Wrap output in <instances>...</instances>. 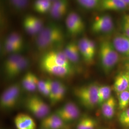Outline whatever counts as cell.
<instances>
[{
	"mask_svg": "<svg viewBox=\"0 0 129 129\" xmlns=\"http://www.w3.org/2000/svg\"><path fill=\"white\" fill-rule=\"evenodd\" d=\"M64 39L63 31L60 26L53 23L45 25L37 35L36 45L37 50L46 53L60 45Z\"/></svg>",
	"mask_w": 129,
	"mask_h": 129,
	"instance_id": "6da1fadb",
	"label": "cell"
},
{
	"mask_svg": "<svg viewBox=\"0 0 129 129\" xmlns=\"http://www.w3.org/2000/svg\"><path fill=\"white\" fill-rule=\"evenodd\" d=\"M99 56L102 68L105 73H109L119 61V53L116 50L112 42L109 40L101 42Z\"/></svg>",
	"mask_w": 129,
	"mask_h": 129,
	"instance_id": "7a4b0ae2",
	"label": "cell"
},
{
	"mask_svg": "<svg viewBox=\"0 0 129 129\" xmlns=\"http://www.w3.org/2000/svg\"><path fill=\"white\" fill-rule=\"evenodd\" d=\"M99 86L91 83L75 88V96L86 108L92 109L98 104V90Z\"/></svg>",
	"mask_w": 129,
	"mask_h": 129,
	"instance_id": "3957f363",
	"label": "cell"
},
{
	"mask_svg": "<svg viewBox=\"0 0 129 129\" xmlns=\"http://www.w3.org/2000/svg\"><path fill=\"white\" fill-rule=\"evenodd\" d=\"M21 92L20 86L15 83L7 88L2 93L0 99L1 107L4 110L14 108L18 101Z\"/></svg>",
	"mask_w": 129,
	"mask_h": 129,
	"instance_id": "277c9868",
	"label": "cell"
},
{
	"mask_svg": "<svg viewBox=\"0 0 129 129\" xmlns=\"http://www.w3.org/2000/svg\"><path fill=\"white\" fill-rule=\"evenodd\" d=\"M114 23L112 19L108 14L98 17L91 25V30L95 33H108L112 31Z\"/></svg>",
	"mask_w": 129,
	"mask_h": 129,
	"instance_id": "5b68a950",
	"label": "cell"
},
{
	"mask_svg": "<svg viewBox=\"0 0 129 129\" xmlns=\"http://www.w3.org/2000/svg\"><path fill=\"white\" fill-rule=\"evenodd\" d=\"M41 61L50 62L61 66L72 68L71 63L68 60L63 51L52 50L44 54Z\"/></svg>",
	"mask_w": 129,
	"mask_h": 129,
	"instance_id": "8992f818",
	"label": "cell"
},
{
	"mask_svg": "<svg viewBox=\"0 0 129 129\" xmlns=\"http://www.w3.org/2000/svg\"><path fill=\"white\" fill-rule=\"evenodd\" d=\"M41 67L47 73L59 78L69 76L72 72V68L61 66L50 62L41 61Z\"/></svg>",
	"mask_w": 129,
	"mask_h": 129,
	"instance_id": "52a82bcc",
	"label": "cell"
},
{
	"mask_svg": "<svg viewBox=\"0 0 129 129\" xmlns=\"http://www.w3.org/2000/svg\"><path fill=\"white\" fill-rule=\"evenodd\" d=\"M112 42L119 54L129 57V37L123 34H119L113 37Z\"/></svg>",
	"mask_w": 129,
	"mask_h": 129,
	"instance_id": "ba28073f",
	"label": "cell"
},
{
	"mask_svg": "<svg viewBox=\"0 0 129 129\" xmlns=\"http://www.w3.org/2000/svg\"><path fill=\"white\" fill-rule=\"evenodd\" d=\"M65 122L55 113L49 114L42 120L41 128L45 129H62Z\"/></svg>",
	"mask_w": 129,
	"mask_h": 129,
	"instance_id": "9c48e42d",
	"label": "cell"
},
{
	"mask_svg": "<svg viewBox=\"0 0 129 129\" xmlns=\"http://www.w3.org/2000/svg\"><path fill=\"white\" fill-rule=\"evenodd\" d=\"M14 123L17 129H36L37 125L31 117L25 113H19L14 119Z\"/></svg>",
	"mask_w": 129,
	"mask_h": 129,
	"instance_id": "30bf717a",
	"label": "cell"
},
{
	"mask_svg": "<svg viewBox=\"0 0 129 129\" xmlns=\"http://www.w3.org/2000/svg\"><path fill=\"white\" fill-rule=\"evenodd\" d=\"M63 51L71 63H78L80 54L78 43L70 42L65 46Z\"/></svg>",
	"mask_w": 129,
	"mask_h": 129,
	"instance_id": "8fae6325",
	"label": "cell"
},
{
	"mask_svg": "<svg viewBox=\"0 0 129 129\" xmlns=\"http://www.w3.org/2000/svg\"><path fill=\"white\" fill-rule=\"evenodd\" d=\"M88 38L83 37L80 39L78 43L79 50L80 55L82 57L84 60L87 63H91L94 59L90 50L88 44Z\"/></svg>",
	"mask_w": 129,
	"mask_h": 129,
	"instance_id": "7c38bea8",
	"label": "cell"
},
{
	"mask_svg": "<svg viewBox=\"0 0 129 129\" xmlns=\"http://www.w3.org/2000/svg\"><path fill=\"white\" fill-rule=\"evenodd\" d=\"M116 107L115 99L111 96L102 104V112L103 117L108 120L112 119L115 114Z\"/></svg>",
	"mask_w": 129,
	"mask_h": 129,
	"instance_id": "4fadbf2b",
	"label": "cell"
},
{
	"mask_svg": "<svg viewBox=\"0 0 129 129\" xmlns=\"http://www.w3.org/2000/svg\"><path fill=\"white\" fill-rule=\"evenodd\" d=\"M99 7L104 10L121 11L128 6L122 0H102Z\"/></svg>",
	"mask_w": 129,
	"mask_h": 129,
	"instance_id": "5bb4252c",
	"label": "cell"
},
{
	"mask_svg": "<svg viewBox=\"0 0 129 129\" xmlns=\"http://www.w3.org/2000/svg\"><path fill=\"white\" fill-rule=\"evenodd\" d=\"M39 78L31 72H28L23 77L22 85L27 91L33 92L37 89V85Z\"/></svg>",
	"mask_w": 129,
	"mask_h": 129,
	"instance_id": "9a60e30c",
	"label": "cell"
},
{
	"mask_svg": "<svg viewBox=\"0 0 129 129\" xmlns=\"http://www.w3.org/2000/svg\"><path fill=\"white\" fill-rule=\"evenodd\" d=\"M129 80L126 72L119 74L116 78L113 88L116 93L118 94L128 89Z\"/></svg>",
	"mask_w": 129,
	"mask_h": 129,
	"instance_id": "2e32d148",
	"label": "cell"
},
{
	"mask_svg": "<svg viewBox=\"0 0 129 129\" xmlns=\"http://www.w3.org/2000/svg\"><path fill=\"white\" fill-rule=\"evenodd\" d=\"M29 62L27 58L23 56L6 76L9 78H13L17 77L27 69L29 66Z\"/></svg>",
	"mask_w": 129,
	"mask_h": 129,
	"instance_id": "e0dca14e",
	"label": "cell"
},
{
	"mask_svg": "<svg viewBox=\"0 0 129 129\" xmlns=\"http://www.w3.org/2000/svg\"><path fill=\"white\" fill-rule=\"evenodd\" d=\"M23 55L17 54H13L6 58L4 63V70L6 76L9 74L12 69L14 68V66L16 64L22 57Z\"/></svg>",
	"mask_w": 129,
	"mask_h": 129,
	"instance_id": "ac0fdd59",
	"label": "cell"
},
{
	"mask_svg": "<svg viewBox=\"0 0 129 129\" xmlns=\"http://www.w3.org/2000/svg\"><path fill=\"white\" fill-rule=\"evenodd\" d=\"M26 108L33 115L39 119L43 120L47 115L41 109L28 98L25 102Z\"/></svg>",
	"mask_w": 129,
	"mask_h": 129,
	"instance_id": "d6986e66",
	"label": "cell"
},
{
	"mask_svg": "<svg viewBox=\"0 0 129 129\" xmlns=\"http://www.w3.org/2000/svg\"><path fill=\"white\" fill-rule=\"evenodd\" d=\"M97 126L96 121L92 118L84 117L78 121L77 129H95Z\"/></svg>",
	"mask_w": 129,
	"mask_h": 129,
	"instance_id": "ffe728a7",
	"label": "cell"
},
{
	"mask_svg": "<svg viewBox=\"0 0 129 129\" xmlns=\"http://www.w3.org/2000/svg\"><path fill=\"white\" fill-rule=\"evenodd\" d=\"M111 89L109 86H99L98 90V104L102 105L108 100L111 96Z\"/></svg>",
	"mask_w": 129,
	"mask_h": 129,
	"instance_id": "44dd1931",
	"label": "cell"
},
{
	"mask_svg": "<svg viewBox=\"0 0 129 129\" xmlns=\"http://www.w3.org/2000/svg\"><path fill=\"white\" fill-rule=\"evenodd\" d=\"M78 108V107L74 102H69L66 103L64 105L57 109L55 113L59 116L62 119L63 117L70 113Z\"/></svg>",
	"mask_w": 129,
	"mask_h": 129,
	"instance_id": "7402d4cb",
	"label": "cell"
},
{
	"mask_svg": "<svg viewBox=\"0 0 129 129\" xmlns=\"http://www.w3.org/2000/svg\"><path fill=\"white\" fill-rule=\"evenodd\" d=\"M102 0H76L77 3L86 9H94L100 6Z\"/></svg>",
	"mask_w": 129,
	"mask_h": 129,
	"instance_id": "603a6c76",
	"label": "cell"
},
{
	"mask_svg": "<svg viewBox=\"0 0 129 129\" xmlns=\"http://www.w3.org/2000/svg\"><path fill=\"white\" fill-rule=\"evenodd\" d=\"M65 23L68 31L71 35L76 36L82 33L77 25L68 15L66 19Z\"/></svg>",
	"mask_w": 129,
	"mask_h": 129,
	"instance_id": "cb8c5ba5",
	"label": "cell"
},
{
	"mask_svg": "<svg viewBox=\"0 0 129 129\" xmlns=\"http://www.w3.org/2000/svg\"><path fill=\"white\" fill-rule=\"evenodd\" d=\"M119 107L121 110H124L129 104V90H127L119 94Z\"/></svg>",
	"mask_w": 129,
	"mask_h": 129,
	"instance_id": "d4e9b609",
	"label": "cell"
},
{
	"mask_svg": "<svg viewBox=\"0 0 129 129\" xmlns=\"http://www.w3.org/2000/svg\"><path fill=\"white\" fill-rule=\"evenodd\" d=\"M49 81L50 85V92L48 98L49 99L51 103L53 104L57 92L63 84L56 80H49Z\"/></svg>",
	"mask_w": 129,
	"mask_h": 129,
	"instance_id": "484cf974",
	"label": "cell"
},
{
	"mask_svg": "<svg viewBox=\"0 0 129 129\" xmlns=\"http://www.w3.org/2000/svg\"><path fill=\"white\" fill-rule=\"evenodd\" d=\"M29 98L34 103L37 105L43 111V112L46 115L48 116L50 114V109L49 106L40 97L37 96H32L31 97H29Z\"/></svg>",
	"mask_w": 129,
	"mask_h": 129,
	"instance_id": "4316f807",
	"label": "cell"
},
{
	"mask_svg": "<svg viewBox=\"0 0 129 129\" xmlns=\"http://www.w3.org/2000/svg\"><path fill=\"white\" fill-rule=\"evenodd\" d=\"M5 40L10 42L14 45L23 48V40L21 36L18 33L13 32L6 38Z\"/></svg>",
	"mask_w": 129,
	"mask_h": 129,
	"instance_id": "83f0119b",
	"label": "cell"
},
{
	"mask_svg": "<svg viewBox=\"0 0 129 129\" xmlns=\"http://www.w3.org/2000/svg\"><path fill=\"white\" fill-rule=\"evenodd\" d=\"M27 16L31 23H32L34 27L36 30L37 34H38L41 31L43 28L45 26V25H44V23L42 20L37 16L31 15H29Z\"/></svg>",
	"mask_w": 129,
	"mask_h": 129,
	"instance_id": "f1b7e54d",
	"label": "cell"
},
{
	"mask_svg": "<svg viewBox=\"0 0 129 129\" xmlns=\"http://www.w3.org/2000/svg\"><path fill=\"white\" fill-rule=\"evenodd\" d=\"M68 16L73 20V21L79 28L81 32H83L85 28V24L82 18L78 14L74 12H70L68 14Z\"/></svg>",
	"mask_w": 129,
	"mask_h": 129,
	"instance_id": "f546056e",
	"label": "cell"
},
{
	"mask_svg": "<svg viewBox=\"0 0 129 129\" xmlns=\"http://www.w3.org/2000/svg\"><path fill=\"white\" fill-rule=\"evenodd\" d=\"M23 24L25 31L29 35L31 36H36L38 35L36 30L33 26L32 23L30 22L27 16H25L24 18L23 19Z\"/></svg>",
	"mask_w": 129,
	"mask_h": 129,
	"instance_id": "4dcf8cb0",
	"label": "cell"
},
{
	"mask_svg": "<svg viewBox=\"0 0 129 129\" xmlns=\"http://www.w3.org/2000/svg\"><path fill=\"white\" fill-rule=\"evenodd\" d=\"M119 120L121 125L129 128V108L122 111L119 117Z\"/></svg>",
	"mask_w": 129,
	"mask_h": 129,
	"instance_id": "1f68e13d",
	"label": "cell"
},
{
	"mask_svg": "<svg viewBox=\"0 0 129 129\" xmlns=\"http://www.w3.org/2000/svg\"><path fill=\"white\" fill-rule=\"evenodd\" d=\"M4 49L5 51L11 54L19 53V52L22 49V48L20 47L5 40L4 43Z\"/></svg>",
	"mask_w": 129,
	"mask_h": 129,
	"instance_id": "d6a6232c",
	"label": "cell"
},
{
	"mask_svg": "<svg viewBox=\"0 0 129 129\" xmlns=\"http://www.w3.org/2000/svg\"><path fill=\"white\" fill-rule=\"evenodd\" d=\"M68 10L57 9L51 7L49 11V14L51 17L55 19L62 18L67 13Z\"/></svg>",
	"mask_w": 129,
	"mask_h": 129,
	"instance_id": "836d02e7",
	"label": "cell"
},
{
	"mask_svg": "<svg viewBox=\"0 0 129 129\" xmlns=\"http://www.w3.org/2000/svg\"><path fill=\"white\" fill-rule=\"evenodd\" d=\"M51 7L57 9L68 10V0H55L52 2Z\"/></svg>",
	"mask_w": 129,
	"mask_h": 129,
	"instance_id": "e575fe53",
	"label": "cell"
},
{
	"mask_svg": "<svg viewBox=\"0 0 129 129\" xmlns=\"http://www.w3.org/2000/svg\"><path fill=\"white\" fill-rule=\"evenodd\" d=\"M121 28L123 34L129 37V14H126L123 17Z\"/></svg>",
	"mask_w": 129,
	"mask_h": 129,
	"instance_id": "d590c367",
	"label": "cell"
},
{
	"mask_svg": "<svg viewBox=\"0 0 129 129\" xmlns=\"http://www.w3.org/2000/svg\"><path fill=\"white\" fill-rule=\"evenodd\" d=\"M66 92H67V87L64 85L63 84L57 92L53 104H55L57 102H59L61 101H62L64 98Z\"/></svg>",
	"mask_w": 129,
	"mask_h": 129,
	"instance_id": "8d00e7d4",
	"label": "cell"
},
{
	"mask_svg": "<svg viewBox=\"0 0 129 129\" xmlns=\"http://www.w3.org/2000/svg\"><path fill=\"white\" fill-rule=\"evenodd\" d=\"M46 80H43L39 79L38 80V83L37 85V89L39 91L40 93H41L42 94L44 92L46 86Z\"/></svg>",
	"mask_w": 129,
	"mask_h": 129,
	"instance_id": "74e56055",
	"label": "cell"
},
{
	"mask_svg": "<svg viewBox=\"0 0 129 129\" xmlns=\"http://www.w3.org/2000/svg\"><path fill=\"white\" fill-rule=\"evenodd\" d=\"M10 5L17 11H21L20 0H8Z\"/></svg>",
	"mask_w": 129,
	"mask_h": 129,
	"instance_id": "f35d334b",
	"label": "cell"
},
{
	"mask_svg": "<svg viewBox=\"0 0 129 129\" xmlns=\"http://www.w3.org/2000/svg\"><path fill=\"white\" fill-rule=\"evenodd\" d=\"M88 46H89V47L90 50L91 52V55L94 57V56H95V53H96V49L95 44L93 40L91 39H88Z\"/></svg>",
	"mask_w": 129,
	"mask_h": 129,
	"instance_id": "ab89813d",
	"label": "cell"
},
{
	"mask_svg": "<svg viewBox=\"0 0 129 129\" xmlns=\"http://www.w3.org/2000/svg\"><path fill=\"white\" fill-rule=\"evenodd\" d=\"M29 0H20L21 10L24 9L27 6Z\"/></svg>",
	"mask_w": 129,
	"mask_h": 129,
	"instance_id": "60d3db41",
	"label": "cell"
},
{
	"mask_svg": "<svg viewBox=\"0 0 129 129\" xmlns=\"http://www.w3.org/2000/svg\"><path fill=\"white\" fill-rule=\"evenodd\" d=\"M124 67L126 71H129V59L125 63Z\"/></svg>",
	"mask_w": 129,
	"mask_h": 129,
	"instance_id": "b9f144b4",
	"label": "cell"
},
{
	"mask_svg": "<svg viewBox=\"0 0 129 129\" xmlns=\"http://www.w3.org/2000/svg\"><path fill=\"white\" fill-rule=\"evenodd\" d=\"M126 5L128 6V7L129 6V0H122Z\"/></svg>",
	"mask_w": 129,
	"mask_h": 129,
	"instance_id": "7bdbcfd3",
	"label": "cell"
},
{
	"mask_svg": "<svg viewBox=\"0 0 129 129\" xmlns=\"http://www.w3.org/2000/svg\"><path fill=\"white\" fill-rule=\"evenodd\" d=\"M126 73H127V75H128V78H129V71H126ZM128 90H129V88H128Z\"/></svg>",
	"mask_w": 129,
	"mask_h": 129,
	"instance_id": "ee69618b",
	"label": "cell"
},
{
	"mask_svg": "<svg viewBox=\"0 0 129 129\" xmlns=\"http://www.w3.org/2000/svg\"><path fill=\"white\" fill-rule=\"evenodd\" d=\"M40 129H44V128H40Z\"/></svg>",
	"mask_w": 129,
	"mask_h": 129,
	"instance_id": "f6af8a7d",
	"label": "cell"
}]
</instances>
